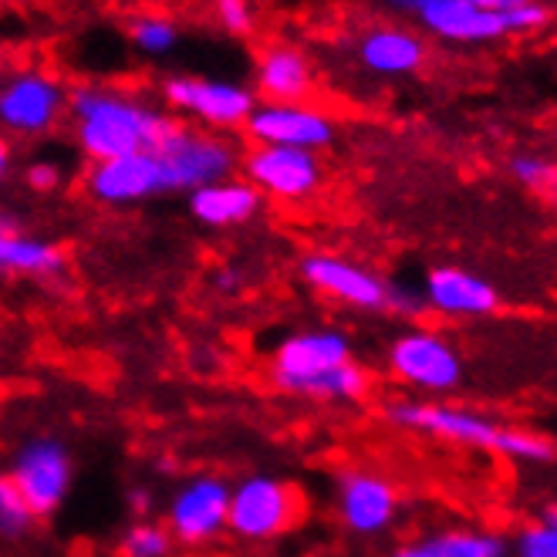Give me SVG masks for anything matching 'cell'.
I'll use <instances>...</instances> for the list:
<instances>
[{"mask_svg":"<svg viewBox=\"0 0 557 557\" xmlns=\"http://www.w3.org/2000/svg\"><path fill=\"white\" fill-rule=\"evenodd\" d=\"M69 115L75 125V143L88 156V162L156 152L180 128V119L125 91L98 85H82L69 91Z\"/></svg>","mask_w":557,"mask_h":557,"instance_id":"1","label":"cell"},{"mask_svg":"<svg viewBox=\"0 0 557 557\" xmlns=\"http://www.w3.org/2000/svg\"><path fill=\"white\" fill-rule=\"evenodd\" d=\"M385 422H392L396 430L422 433V436H433L443 443L476 446V449L497 453V456H507V460H520V463L554 460V446L544 436L510 430V425H500L490 416H480V412L460 409V406L399 399V403L385 406Z\"/></svg>","mask_w":557,"mask_h":557,"instance_id":"2","label":"cell"},{"mask_svg":"<svg viewBox=\"0 0 557 557\" xmlns=\"http://www.w3.org/2000/svg\"><path fill=\"white\" fill-rule=\"evenodd\" d=\"M305 517V494L298 483L274 473H253L231 486V510H226V534L250 544L284 537Z\"/></svg>","mask_w":557,"mask_h":557,"instance_id":"3","label":"cell"},{"mask_svg":"<svg viewBox=\"0 0 557 557\" xmlns=\"http://www.w3.org/2000/svg\"><path fill=\"white\" fill-rule=\"evenodd\" d=\"M162 173H166V189L170 193H193L200 186L234 180L240 166V149L220 133L210 128H193L183 125L156 149Z\"/></svg>","mask_w":557,"mask_h":557,"instance_id":"4","label":"cell"},{"mask_svg":"<svg viewBox=\"0 0 557 557\" xmlns=\"http://www.w3.org/2000/svg\"><path fill=\"white\" fill-rule=\"evenodd\" d=\"M8 476L21 490L30 513L38 520L54 517L75 486V460L72 449L58 436H30L14 449Z\"/></svg>","mask_w":557,"mask_h":557,"instance_id":"5","label":"cell"},{"mask_svg":"<svg viewBox=\"0 0 557 557\" xmlns=\"http://www.w3.org/2000/svg\"><path fill=\"white\" fill-rule=\"evenodd\" d=\"M69 115V88L48 69H14L0 85V133L45 136Z\"/></svg>","mask_w":557,"mask_h":557,"instance_id":"6","label":"cell"},{"mask_svg":"<svg viewBox=\"0 0 557 557\" xmlns=\"http://www.w3.org/2000/svg\"><path fill=\"white\" fill-rule=\"evenodd\" d=\"M385 366L403 385L430 396H446L463 382V358L449 338L430 327H409L388 342Z\"/></svg>","mask_w":557,"mask_h":557,"instance_id":"7","label":"cell"},{"mask_svg":"<svg viewBox=\"0 0 557 557\" xmlns=\"http://www.w3.org/2000/svg\"><path fill=\"white\" fill-rule=\"evenodd\" d=\"M355 358L351 338L338 327H305V332L287 335L271 355V385L284 396L298 399V392L338 366H348Z\"/></svg>","mask_w":557,"mask_h":557,"instance_id":"8","label":"cell"},{"mask_svg":"<svg viewBox=\"0 0 557 557\" xmlns=\"http://www.w3.org/2000/svg\"><path fill=\"white\" fill-rule=\"evenodd\" d=\"M244 180L281 203H305L324 186V166L318 152L287 146H250L240 156Z\"/></svg>","mask_w":557,"mask_h":557,"instance_id":"9","label":"cell"},{"mask_svg":"<svg viewBox=\"0 0 557 557\" xmlns=\"http://www.w3.org/2000/svg\"><path fill=\"white\" fill-rule=\"evenodd\" d=\"M226 510H231V483L213 473H200L176 486L162 523L176 544L200 547L226 534Z\"/></svg>","mask_w":557,"mask_h":557,"instance_id":"10","label":"cell"},{"mask_svg":"<svg viewBox=\"0 0 557 557\" xmlns=\"http://www.w3.org/2000/svg\"><path fill=\"white\" fill-rule=\"evenodd\" d=\"M298 274L311 290L324 294V298H332L338 305H348L358 311H388L392 281H385L382 274L362 264H355V260L342 253H327V250L305 253Z\"/></svg>","mask_w":557,"mask_h":557,"instance_id":"11","label":"cell"},{"mask_svg":"<svg viewBox=\"0 0 557 557\" xmlns=\"http://www.w3.org/2000/svg\"><path fill=\"white\" fill-rule=\"evenodd\" d=\"M335 513L355 537H379L399 513V490L382 473L348 467L335 476Z\"/></svg>","mask_w":557,"mask_h":557,"instance_id":"12","label":"cell"},{"mask_svg":"<svg viewBox=\"0 0 557 557\" xmlns=\"http://www.w3.org/2000/svg\"><path fill=\"white\" fill-rule=\"evenodd\" d=\"M162 98L166 106L207 125L210 133H226V128H244L253 112V91L231 82L210 78H170L162 82Z\"/></svg>","mask_w":557,"mask_h":557,"instance_id":"13","label":"cell"},{"mask_svg":"<svg viewBox=\"0 0 557 557\" xmlns=\"http://www.w3.org/2000/svg\"><path fill=\"white\" fill-rule=\"evenodd\" d=\"M244 133L253 146H287L318 152L335 143V119L308 102H264L253 106Z\"/></svg>","mask_w":557,"mask_h":557,"instance_id":"14","label":"cell"},{"mask_svg":"<svg viewBox=\"0 0 557 557\" xmlns=\"http://www.w3.org/2000/svg\"><path fill=\"white\" fill-rule=\"evenodd\" d=\"M85 193L102 207H133L170 189H166V173H162L159 156L136 152V156L91 162L85 170Z\"/></svg>","mask_w":557,"mask_h":557,"instance_id":"15","label":"cell"},{"mask_svg":"<svg viewBox=\"0 0 557 557\" xmlns=\"http://www.w3.org/2000/svg\"><path fill=\"white\" fill-rule=\"evenodd\" d=\"M419 290L422 305L446 318H486L500 308L497 287L463 268H433Z\"/></svg>","mask_w":557,"mask_h":557,"instance_id":"16","label":"cell"},{"mask_svg":"<svg viewBox=\"0 0 557 557\" xmlns=\"http://www.w3.org/2000/svg\"><path fill=\"white\" fill-rule=\"evenodd\" d=\"M416 21L422 24V30H430L433 38L453 41V45H490L510 35L507 14L473 8L467 0H430V4L416 14Z\"/></svg>","mask_w":557,"mask_h":557,"instance_id":"17","label":"cell"},{"mask_svg":"<svg viewBox=\"0 0 557 557\" xmlns=\"http://www.w3.org/2000/svg\"><path fill=\"white\" fill-rule=\"evenodd\" d=\"M425 58H430V48H425V41L409 27L379 24L358 38V61H362L372 75H382V78L416 75L425 64Z\"/></svg>","mask_w":557,"mask_h":557,"instance_id":"18","label":"cell"},{"mask_svg":"<svg viewBox=\"0 0 557 557\" xmlns=\"http://www.w3.org/2000/svg\"><path fill=\"white\" fill-rule=\"evenodd\" d=\"M257 95L264 102H305L314 91V72L305 51L294 45H268L257 58Z\"/></svg>","mask_w":557,"mask_h":557,"instance_id":"19","label":"cell"},{"mask_svg":"<svg viewBox=\"0 0 557 557\" xmlns=\"http://www.w3.org/2000/svg\"><path fill=\"white\" fill-rule=\"evenodd\" d=\"M260 210H264V196L247 180H220V183H210L189 193L193 220L210 226V231H226V226L250 223Z\"/></svg>","mask_w":557,"mask_h":557,"instance_id":"20","label":"cell"},{"mask_svg":"<svg viewBox=\"0 0 557 557\" xmlns=\"http://www.w3.org/2000/svg\"><path fill=\"white\" fill-rule=\"evenodd\" d=\"M64 268H69V257L58 244L24 234L14 220L0 223V274L51 281L61 277Z\"/></svg>","mask_w":557,"mask_h":557,"instance_id":"21","label":"cell"},{"mask_svg":"<svg viewBox=\"0 0 557 557\" xmlns=\"http://www.w3.org/2000/svg\"><path fill=\"white\" fill-rule=\"evenodd\" d=\"M388 557H510V544L490 531H443L399 544Z\"/></svg>","mask_w":557,"mask_h":557,"instance_id":"22","label":"cell"},{"mask_svg":"<svg viewBox=\"0 0 557 557\" xmlns=\"http://www.w3.org/2000/svg\"><path fill=\"white\" fill-rule=\"evenodd\" d=\"M372 392V372L366 366H358L355 358L348 366H338L332 372H324L318 379H311L301 392L298 399H308V403H338V406H348V403H362L369 399Z\"/></svg>","mask_w":557,"mask_h":557,"instance_id":"23","label":"cell"},{"mask_svg":"<svg viewBox=\"0 0 557 557\" xmlns=\"http://www.w3.org/2000/svg\"><path fill=\"white\" fill-rule=\"evenodd\" d=\"M176 541L162 520H133L119 537V557H173Z\"/></svg>","mask_w":557,"mask_h":557,"instance_id":"24","label":"cell"},{"mask_svg":"<svg viewBox=\"0 0 557 557\" xmlns=\"http://www.w3.org/2000/svg\"><path fill=\"white\" fill-rule=\"evenodd\" d=\"M38 528V517L30 513L27 500L21 497V490L8 476V470H0V541L17 544L30 537Z\"/></svg>","mask_w":557,"mask_h":557,"instance_id":"25","label":"cell"},{"mask_svg":"<svg viewBox=\"0 0 557 557\" xmlns=\"http://www.w3.org/2000/svg\"><path fill=\"white\" fill-rule=\"evenodd\" d=\"M510 176L523 186L544 196H557V162L537 152H520L510 159Z\"/></svg>","mask_w":557,"mask_h":557,"instance_id":"26","label":"cell"},{"mask_svg":"<svg viewBox=\"0 0 557 557\" xmlns=\"http://www.w3.org/2000/svg\"><path fill=\"white\" fill-rule=\"evenodd\" d=\"M128 35H133V41L149 51V54H162L170 51L176 45V21L162 17V14H139L133 17V24H128Z\"/></svg>","mask_w":557,"mask_h":557,"instance_id":"27","label":"cell"},{"mask_svg":"<svg viewBox=\"0 0 557 557\" xmlns=\"http://www.w3.org/2000/svg\"><path fill=\"white\" fill-rule=\"evenodd\" d=\"M510 554L513 557H557V531L544 520L528 523V528L513 537Z\"/></svg>","mask_w":557,"mask_h":557,"instance_id":"28","label":"cell"},{"mask_svg":"<svg viewBox=\"0 0 557 557\" xmlns=\"http://www.w3.org/2000/svg\"><path fill=\"white\" fill-rule=\"evenodd\" d=\"M213 17L231 35H250L253 30V0H213Z\"/></svg>","mask_w":557,"mask_h":557,"instance_id":"29","label":"cell"},{"mask_svg":"<svg viewBox=\"0 0 557 557\" xmlns=\"http://www.w3.org/2000/svg\"><path fill=\"white\" fill-rule=\"evenodd\" d=\"M554 21V11L544 4V0H531L517 11H507V27L510 35H534V30H544Z\"/></svg>","mask_w":557,"mask_h":557,"instance_id":"30","label":"cell"},{"mask_svg":"<svg viewBox=\"0 0 557 557\" xmlns=\"http://www.w3.org/2000/svg\"><path fill=\"white\" fill-rule=\"evenodd\" d=\"M425 305H422V290L409 287V284H396L392 281V290H388V314H419Z\"/></svg>","mask_w":557,"mask_h":557,"instance_id":"31","label":"cell"},{"mask_svg":"<svg viewBox=\"0 0 557 557\" xmlns=\"http://www.w3.org/2000/svg\"><path fill=\"white\" fill-rule=\"evenodd\" d=\"M24 180H27L30 189L51 193V189H58V183H61V170L54 166V162H30L27 173H24Z\"/></svg>","mask_w":557,"mask_h":557,"instance_id":"32","label":"cell"},{"mask_svg":"<svg viewBox=\"0 0 557 557\" xmlns=\"http://www.w3.org/2000/svg\"><path fill=\"white\" fill-rule=\"evenodd\" d=\"M125 504H128V510H133V517H136V520H146V517L152 513V490H149V486H143V483L128 486Z\"/></svg>","mask_w":557,"mask_h":557,"instance_id":"33","label":"cell"},{"mask_svg":"<svg viewBox=\"0 0 557 557\" xmlns=\"http://www.w3.org/2000/svg\"><path fill=\"white\" fill-rule=\"evenodd\" d=\"M473 8H483V11H497V14H507V11H517L523 4H531V0H467Z\"/></svg>","mask_w":557,"mask_h":557,"instance_id":"34","label":"cell"},{"mask_svg":"<svg viewBox=\"0 0 557 557\" xmlns=\"http://www.w3.org/2000/svg\"><path fill=\"white\" fill-rule=\"evenodd\" d=\"M385 8H392V11H399V14H409V17H416L430 0H382Z\"/></svg>","mask_w":557,"mask_h":557,"instance_id":"35","label":"cell"},{"mask_svg":"<svg viewBox=\"0 0 557 557\" xmlns=\"http://www.w3.org/2000/svg\"><path fill=\"white\" fill-rule=\"evenodd\" d=\"M11 162H14V149H11V139L0 133V180L11 173Z\"/></svg>","mask_w":557,"mask_h":557,"instance_id":"36","label":"cell"},{"mask_svg":"<svg viewBox=\"0 0 557 557\" xmlns=\"http://www.w3.org/2000/svg\"><path fill=\"white\" fill-rule=\"evenodd\" d=\"M237 274L234 271H216V284H220V290H234L237 287Z\"/></svg>","mask_w":557,"mask_h":557,"instance_id":"37","label":"cell"},{"mask_svg":"<svg viewBox=\"0 0 557 557\" xmlns=\"http://www.w3.org/2000/svg\"><path fill=\"white\" fill-rule=\"evenodd\" d=\"M544 523H550V528L557 531V507H550V510H544Z\"/></svg>","mask_w":557,"mask_h":557,"instance_id":"38","label":"cell"},{"mask_svg":"<svg viewBox=\"0 0 557 557\" xmlns=\"http://www.w3.org/2000/svg\"><path fill=\"white\" fill-rule=\"evenodd\" d=\"M24 4H30V0H0V11H4V8H24Z\"/></svg>","mask_w":557,"mask_h":557,"instance_id":"39","label":"cell"},{"mask_svg":"<svg viewBox=\"0 0 557 557\" xmlns=\"http://www.w3.org/2000/svg\"><path fill=\"white\" fill-rule=\"evenodd\" d=\"M4 78H8V72H4V69H0V85H4Z\"/></svg>","mask_w":557,"mask_h":557,"instance_id":"40","label":"cell"},{"mask_svg":"<svg viewBox=\"0 0 557 557\" xmlns=\"http://www.w3.org/2000/svg\"><path fill=\"white\" fill-rule=\"evenodd\" d=\"M4 220H11V216H4V213H0V223H4Z\"/></svg>","mask_w":557,"mask_h":557,"instance_id":"41","label":"cell"}]
</instances>
